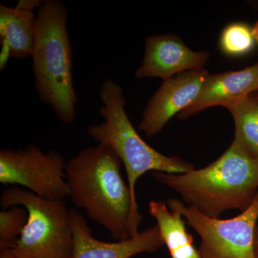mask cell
Instances as JSON below:
<instances>
[{
  "mask_svg": "<svg viewBox=\"0 0 258 258\" xmlns=\"http://www.w3.org/2000/svg\"><path fill=\"white\" fill-rule=\"evenodd\" d=\"M66 159L60 152H42L30 144L0 151V183L20 186L40 198L60 201L69 197Z\"/></svg>",
  "mask_w": 258,
  "mask_h": 258,
  "instance_id": "cell-7",
  "label": "cell"
},
{
  "mask_svg": "<svg viewBox=\"0 0 258 258\" xmlns=\"http://www.w3.org/2000/svg\"><path fill=\"white\" fill-rule=\"evenodd\" d=\"M121 165L111 148L98 144L80 151L66 166L71 201L115 241L138 235L143 220L122 177Z\"/></svg>",
  "mask_w": 258,
  "mask_h": 258,
  "instance_id": "cell-1",
  "label": "cell"
},
{
  "mask_svg": "<svg viewBox=\"0 0 258 258\" xmlns=\"http://www.w3.org/2000/svg\"><path fill=\"white\" fill-rule=\"evenodd\" d=\"M254 256L255 258H258V226L256 228L255 235H254Z\"/></svg>",
  "mask_w": 258,
  "mask_h": 258,
  "instance_id": "cell-17",
  "label": "cell"
},
{
  "mask_svg": "<svg viewBox=\"0 0 258 258\" xmlns=\"http://www.w3.org/2000/svg\"><path fill=\"white\" fill-rule=\"evenodd\" d=\"M167 205L172 211L179 212L186 223L200 236V258H255L258 192L247 210L227 220L205 216L177 199H168Z\"/></svg>",
  "mask_w": 258,
  "mask_h": 258,
  "instance_id": "cell-6",
  "label": "cell"
},
{
  "mask_svg": "<svg viewBox=\"0 0 258 258\" xmlns=\"http://www.w3.org/2000/svg\"><path fill=\"white\" fill-rule=\"evenodd\" d=\"M209 74L205 69L195 70L163 81L148 101L139 130L149 137L160 133L173 116L195 101Z\"/></svg>",
  "mask_w": 258,
  "mask_h": 258,
  "instance_id": "cell-8",
  "label": "cell"
},
{
  "mask_svg": "<svg viewBox=\"0 0 258 258\" xmlns=\"http://www.w3.org/2000/svg\"><path fill=\"white\" fill-rule=\"evenodd\" d=\"M149 213L155 218L164 243L171 258H200L194 245L192 235L186 230V222L179 212L172 211L167 204L152 200Z\"/></svg>",
  "mask_w": 258,
  "mask_h": 258,
  "instance_id": "cell-13",
  "label": "cell"
},
{
  "mask_svg": "<svg viewBox=\"0 0 258 258\" xmlns=\"http://www.w3.org/2000/svg\"><path fill=\"white\" fill-rule=\"evenodd\" d=\"M157 181L174 190L184 203L212 218L230 210L243 212L258 192V161L235 144L200 169L182 174L154 171Z\"/></svg>",
  "mask_w": 258,
  "mask_h": 258,
  "instance_id": "cell-2",
  "label": "cell"
},
{
  "mask_svg": "<svg viewBox=\"0 0 258 258\" xmlns=\"http://www.w3.org/2000/svg\"><path fill=\"white\" fill-rule=\"evenodd\" d=\"M102 103L100 124L90 125L88 137L111 148L124 165L128 186L134 205L139 207L136 185L141 176L149 171L182 174L195 169V166L176 157H168L158 152L137 132L125 111L123 88L107 79L99 91Z\"/></svg>",
  "mask_w": 258,
  "mask_h": 258,
  "instance_id": "cell-4",
  "label": "cell"
},
{
  "mask_svg": "<svg viewBox=\"0 0 258 258\" xmlns=\"http://www.w3.org/2000/svg\"><path fill=\"white\" fill-rule=\"evenodd\" d=\"M258 91V63L237 71L209 74L195 101L178 114L179 119L213 106L227 108Z\"/></svg>",
  "mask_w": 258,
  "mask_h": 258,
  "instance_id": "cell-11",
  "label": "cell"
},
{
  "mask_svg": "<svg viewBox=\"0 0 258 258\" xmlns=\"http://www.w3.org/2000/svg\"><path fill=\"white\" fill-rule=\"evenodd\" d=\"M28 213L21 206L3 209L0 212V250L14 246L28 222Z\"/></svg>",
  "mask_w": 258,
  "mask_h": 258,
  "instance_id": "cell-16",
  "label": "cell"
},
{
  "mask_svg": "<svg viewBox=\"0 0 258 258\" xmlns=\"http://www.w3.org/2000/svg\"><path fill=\"white\" fill-rule=\"evenodd\" d=\"M252 32H253L255 41L257 42L258 44V22H257V23H256L253 28H252Z\"/></svg>",
  "mask_w": 258,
  "mask_h": 258,
  "instance_id": "cell-18",
  "label": "cell"
},
{
  "mask_svg": "<svg viewBox=\"0 0 258 258\" xmlns=\"http://www.w3.org/2000/svg\"><path fill=\"white\" fill-rule=\"evenodd\" d=\"M0 205L3 209L23 207L28 213V222L16 243L0 250V258H72L71 210L64 200H47L13 186L2 192Z\"/></svg>",
  "mask_w": 258,
  "mask_h": 258,
  "instance_id": "cell-5",
  "label": "cell"
},
{
  "mask_svg": "<svg viewBox=\"0 0 258 258\" xmlns=\"http://www.w3.org/2000/svg\"><path fill=\"white\" fill-rule=\"evenodd\" d=\"M254 93L226 108L235 121V138L232 143L246 155L258 161V94Z\"/></svg>",
  "mask_w": 258,
  "mask_h": 258,
  "instance_id": "cell-14",
  "label": "cell"
},
{
  "mask_svg": "<svg viewBox=\"0 0 258 258\" xmlns=\"http://www.w3.org/2000/svg\"><path fill=\"white\" fill-rule=\"evenodd\" d=\"M255 42L252 28L247 24L234 23L222 30L220 47L225 55L238 57L250 52Z\"/></svg>",
  "mask_w": 258,
  "mask_h": 258,
  "instance_id": "cell-15",
  "label": "cell"
},
{
  "mask_svg": "<svg viewBox=\"0 0 258 258\" xmlns=\"http://www.w3.org/2000/svg\"><path fill=\"white\" fill-rule=\"evenodd\" d=\"M42 1H20L15 8L0 4V37L9 57H31L36 17L34 9Z\"/></svg>",
  "mask_w": 258,
  "mask_h": 258,
  "instance_id": "cell-12",
  "label": "cell"
},
{
  "mask_svg": "<svg viewBox=\"0 0 258 258\" xmlns=\"http://www.w3.org/2000/svg\"><path fill=\"white\" fill-rule=\"evenodd\" d=\"M69 10L60 0L42 2L36 17L31 57L39 98L66 124L74 123L79 102L73 78Z\"/></svg>",
  "mask_w": 258,
  "mask_h": 258,
  "instance_id": "cell-3",
  "label": "cell"
},
{
  "mask_svg": "<svg viewBox=\"0 0 258 258\" xmlns=\"http://www.w3.org/2000/svg\"><path fill=\"white\" fill-rule=\"evenodd\" d=\"M71 216L74 238L72 258H131L156 252L164 244L157 225L128 240L108 242L93 237L86 219L77 210L71 209Z\"/></svg>",
  "mask_w": 258,
  "mask_h": 258,
  "instance_id": "cell-10",
  "label": "cell"
},
{
  "mask_svg": "<svg viewBox=\"0 0 258 258\" xmlns=\"http://www.w3.org/2000/svg\"><path fill=\"white\" fill-rule=\"evenodd\" d=\"M210 57L207 51L191 50L176 34L152 35L145 39V53L135 76L165 81L187 71L204 69Z\"/></svg>",
  "mask_w": 258,
  "mask_h": 258,
  "instance_id": "cell-9",
  "label": "cell"
}]
</instances>
